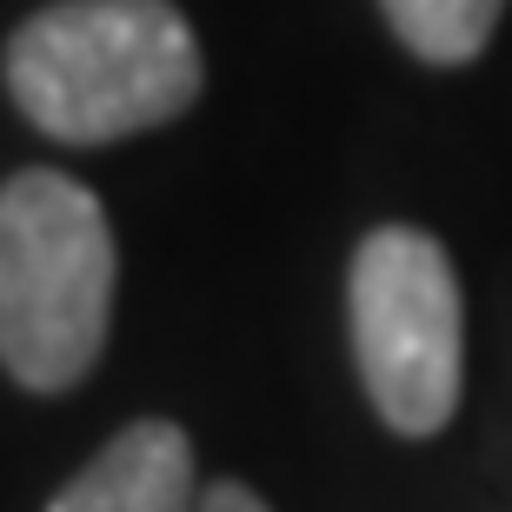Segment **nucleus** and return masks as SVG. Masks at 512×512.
I'll return each instance as SVG.
<instances>
[{
	"label": "nucleus",
	"mask_w": 512,
	"mask_h": 512,
	"mask_svg": "<svg viewBox=\"0 0 512 512\" xmlns=\"http://www.w3.org/2000/svg\"><path fill=\"white\" fill-rule=\"evenodd\" d=\"M200 80V40L173 0H54L7 40L14 107L67 147L167 127Z\"/></svg>",
	"instance_id": "1"
},
{
	"label": "nucleus",
	"mask_w": 512,
	"mask_h": 512,
	"mask_svg": "<svg viewBox=\"0 0 512 512\" xmlns=\"http://www.w3.org/2000/svg\"><path fill=\"white\" fill-rule=\"evenodd\" d=\"M114 320V233L80 180L27 167L0 187V366L27 393L94 373Z\"/></svg>",
	"instance_id": "2"
},
{
	"label": "nucleus",
	"mask_w": 512,
	"mask_h": 512,
	"mask_svg": "<svg viewBox=\"0 0 512 512\" xmlns=\"http://www.w3.org/2000/svg\"><path fill=\"white\" fill-rule=\"evenodd\" d=\"M346 313L373 413L406 439H433L459 413L466 380V306L446 247L419 227L366 233L346 273Z\"/></svg>",
	"instance_id": "3"
},
{
	"label": "nucleus",
	"mask_w": 512,
	"mask_h": 512,
	"mask_svg": "<svg viewBox=\"0 0 512 512\" xmlns=\"http://www.w3.org/2000/svg\"><path fill=\"white\" fill-rule=\"evenodd\" d=\"M47 512H200L193 446L173 419H133L54 493Z\"/></svg>",
	"instance_id": "4"
},
{
	"label": "nucleus",
	"mask_w": 512,
	"mask_h": 512,
	"mask_svg": "<svg viewBox=\"0 0 512 512\" xmlns=\"http://www.w3.org/2000/svg\"><path fill=\"white\" fill-rule=\"evenodd\" d=\"M386 20H393V34L413 47L419 60H433V67H459V60H473L499 27V7L506 0H380Z\"/></svg>",
	"instance_id": "5"
},
{
	"label": "nucleus",
	"mask_w": 512,
	"mask_h": 512,
	"mask_svg": "<svg viewBox=\"0 0 512 512\" xmlns=\"http://www.w3.org/2000/svg\"><path fill=\"white\" fill-rule=\"evenodd\" d=\"M200 512H273L253 486H240V479H213L207 493H200Z\"/></svg>",
	"instance_id": "6"
}]
</instances>
